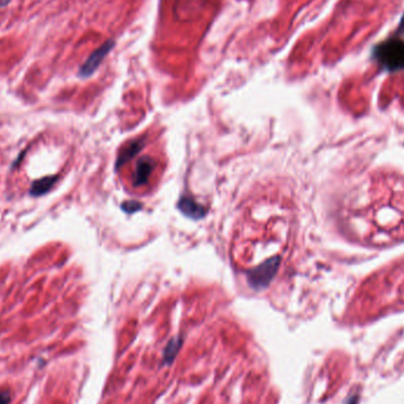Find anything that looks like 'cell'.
Returning a JSON list of instances; mask_svg holds the SVG:
<instances>
[{
  "instance_id": "cell-1",
  "label": "cell",
  "mask_w": 404,
  "mask_h": 404,
  "mask_svg": "<svg viewBox=\"0 0 404 404\" xmlns=\"http://www.w3.org/2000/svg\"><path fill=\"white\" fill-rule=\"evenodd\" d=\"M372 58L387 71H402L404 70V39L391 37L379 43L372 50Z\"/></svg>"
},
{
  "instance_id": "cell-2",
  "label": "cell",
  "mask_w": 404,
  "mask_h": 404,
  "mask_svg": "<svg viewBox=\"0 0 404 404\" xmlns=\"http://www.w3.org/2000/svg\"><path fill=\"white\" fill-rule=\"evenodd\" d=\"M279 264H280V258L274 256L270 260H267L261 265L251 270L247 273L248 284L253 287L254 290H264L270 285L271 281L273 280L278 272Z\"/></svg>"
},
{
  "instance_id": "cell-3",
  "label": "cell",
  "mask_w": 404,
  "mask_h": 404,
  "mask_svg": "<svg viewBox=\"0 0 404 404\" xmlns=\"http://www.w3.org/2000/svg\"><path fill=\"white\" fill-rule=\"evenodd\" d=\"M114 46H115V41L109 39L104 43L103 45H100L98 49L95 50V51L90 54V57L88 58L87 62L82 65V68L79 70V75L82 77L91 76L92 73L96 71L97 68L99 67L107 54L111 51Z\"/></svg>"
},
{
  "instance_id": "cell-4",
  "label": "cell",
  "mask_w": 404,
  "mask_h": 404,
  "mask_svg": "<svg viewBox=\"0 0 404 404\" xmlns=\"http://www.w3.org/2000/svg\"><path fill=\"white\" fill-rule=\"evenodd\" d=\"M154 170V161L149 157H143L138 160L136 165L135 174H134V185L135 186H143L148 184L149 177L151 176Z\"/></svg>"
},
{
  "instance_id": "cell-5",
  "label": "cell",
  "mask_w": 404,
  "mask_h": 404,
  "mask_svg": "<svg viewBox=\"0 0 404 404\" xmlns=\"http://www.w3.org/2000/svg\"><path fill=\"white\" fill-rule=\"evenodd\" d=\"M177 206L185 215L192 217V219H200L206 214L205 207L197 204L192 196H182Z\"/></svg>"
},
{
  "instance_id": "cell-6",
  "label": "cell",
  "mask_w": 404,
  "mask_h": 404,
  "mask_svg": "<svg viewBox=\"0 0 404 404\" xmlns=\"http://www.w3.org/2000/svg\"><path fill=\"white\" fill-rule=\"evenodd\" d=\"M145 147V138H138L134 139L133 142H130L126 148L123 149V151L119 154L118 160L116 162V169H119L123 165H126L128 161H130L135 155H137L139 151L143 149Z\"/></svg>"
},
{
  "instance_id": "cell-7",
  "label": "cell",
  "mask_w": 404,
  "mask_h": 404,
  "mask_svg": "<svg viewBox=\"0 0 404 404\" xmlns=\"http://www.w3.org/2000/svg\"><path fill=\"white\" fill-rule=\"evenodd\" d=\"M57 176H48V177H43L41 180L34 181L32 186H31L30 194L33 196H41L44 195L50 190L52 189V187L56 184Z\"/></svg>"
},
{
  "instance_id": "cell-8",
  "label": "cell",
  "mask_w": 404,
  "mask_h": 404,
  "mask_svg": "<svg viewBox=\"0 0 404 404\" xmlns=\"http://www.w3.org/2000/svg\"><path fill=\"white\" fill-rule=\"evenodd\" d=\"M181 345H182L181 337L173 338V339L167 344L165 352H163V362H165V364H170L174 359H175L177 352L180 351Z\"/></svg>"
},
{
  "instance_id": "cell-9",
  "label": "cell",
  "mask_w": 404,
  "mask_h": 404,
  "mask_svg": "<svg viewBox=\"0 0 404 404\" xmlns=\"http://www.w3.org/2000/svg\"><path fill=\"white\" fill-rule=\"evenodd\" d=\"M141 207H142V206L138 205V204H136V202H127V204H124L122 206V208L126 212H128V213H134V212H136V211H137V209H139Z\"/></svg>"
},
{
  "instance_id": "cell-10",
  "label": "cell",
  "mask_w": 404,
  "mask_h": 404,
  "mask_svg": "<svg viewBox=\"0 0 404 404\" xmlns=\"http://www.w3.org/2000/svg\"><path fill=\"white\" fill-rule=\"evenodd\" d=\"M11 401L10 391L4 390L0 391V404H9Z\"/></svg>"
},
{
  "instance_id": "cell-11",
  "label": "cell",
  "mask_w": 404,
  "mask_h": 404,
  "mask_svg": "<svg viewBox=\"0 0 404 404\" xmlns=\"http://www.w3.org/2000/svg\"><path fill=\"white\" fill-rule=\"evenodd\" d=\"M396 34H397V36H399V34H404V14L401 19V23H399L398 25V29L396 31Z\"/></svg>"
}]
</instances>
